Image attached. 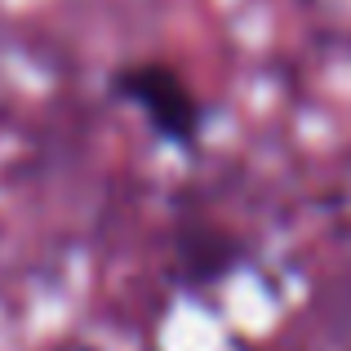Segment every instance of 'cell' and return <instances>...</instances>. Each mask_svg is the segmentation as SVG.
Listing matches in <instances>:
<instances>
[{
	"label": "cell",
	"instance_id": "6da1fadb",
	"mask_svg": "<svg viewBox=\"0 0 351 351\" xmlns=\"http://www.w3.org/2000/svg\"><path fill=\"white\" fill-rule=\"evenodd\" d=\"M107 94L120 107H134L147 120L156 143L173 147V152H196L200 134H205V103L191 89V80L178 67L160 58H138L112 71Z\"/></svg>",
	"mask_w": 351,
	"mask_h": 351
},
{
	"label": "cell",
	"instance_id": "7a4b0ae2",
	"mask_svg": "<svg viewBox=\"0 0 351 351\" xmlns=\"http://www.w3.org/2000/svg\"><path fill=\"white\" fill-rule=\"evenodd\" d=\"M173 249H178V285H187V289L227 280L236 267L249 263L240 236L223 232L218 223H187L173 240Z\"/></svg>",
	"mask_w": 351,
	"mask_h": 351
}]
</instances>
